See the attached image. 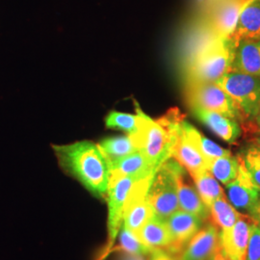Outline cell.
I'll return each instance as SVG.
<instances>
[{
  "label": "cell",
  "mask_w": 260,
  "mask_h": 260,
  "mask_svg": "<svg viewBox=\"0 0 260 260\" xmlns=\"http://www.w3.org/2000/svg\"><path fill=\"white\" fill-rule=\"evenodd\" d=\"M140 241L151 251H168L171 245V234L166 220L153 216L145 223L137 234Z\"/></svg>",
  "instance_id": "19"
},
{
  "label": "cell",
  "mask_w": 260,
  "mask_h": 260,
  "mask_svg": "<svg viewBox=\"0 0 260 260\" xmlns=\"http://www.w3.org/2000/svg\"><path fill=\"white\" fill-rule=\"evenodd\" d=\"M140 179L143 178L109 176V185L105 199L108 205L107 239L94 260H105L109 256L110 250L116 242L123 223V214L127 199Z\"/></svg>",
  "instance_id": "4"
},
{
  "label": "cell",
  "mask_w": 260,
  "mask_h": 260,
  "mask_svg": "<svg viewBox=\"0 0 260 260\" xmlns=\"http://www.w3.org/2000/svg\"><path fill=\"white\" fill-rule=\"evenodd\" d=\"M185 169L177 164L176 169L177 199L179 209L194 214L204 222H208L209 209L203 203L201 197L196 190L195 186L189 181Z\"/></svg>",
  "instance_id": "14"
},
{
  "label": "cell",
  "mask_w": 260,
  "mask_h": 260,
  "mask_svg": "<svg viewBox=\"0 0 260 260\" xmlns=\"http://www.w3.org/2000/svg\"><path fill=\"white\" fill-rule=\"evenodd\" d=\"M217 84L233 99L240 121H254L260 107V77L231 70Z\"/></svg>",
  "instance_id": "5"
},
{
  "label": "cell",
  "mask_w": 260,
  "mask_h": 260,
  "mask_svg": "<svg viewBox=\"0 0 260 260\" xmlns=\"http://www.w3.org/2000/svg\"><path fill=\"white\" fill-rule=\"evenodd\" d=\"M136 112V115L121 112H110L105 118V125L107 128L125 131L128 133V135L134 134L139 129L141 121L139 112L137 109Z\"/></svg>",
  "instance_id": "26"
},
{
  "label": "cell",
  "mask_w": 260,
  "mask_h": 260,
  "mask_svg": "<svg viewBox=\"0 0 260 260\" xmlns=\"http://www.w3.org/2000/svg\"><path fill=\"white\" fill-rule=\"evenodd\" d=\"M254 126H255V129H256V132H260V107L259 109H258V111H257V114H256V116H255V118H254Z\"/></svg>",
  "instance_id": "32"
},
{
  "label": "cell",
  "mask_w": 260,
  "mask_h": 260,
  "mask_svg": "<svg viewBox=\"0 0 260 260\" xmlns=\"http://www.w3.org/2000/svg\"><path fill=\"white\" fill-rule=\"evenodd\" d=\"M136 109L141 117L139 129L129 136L151 167L157 171L158 168L172 156L180 123L184 118L177 108H172L157 120H152L147 116L140 109L138 104H136Z\"/></svg>",
  "instance_id": "2"
},
{
  "label": "cell",
  "mask_w": 260,
  "mask_h": 260,
  "mask_svg": "<svg viewBox=\"0 0 260 260\" xmlns=\"http://www.w3.org/2000/svg\"><path fill=\"white\" fill-rule=\"evenodd\" d=\"M171 158H174L179 165L184 168L190 177L207 169L206 159L187 137L181 127V123Z\"/></svg>",
  "instance_id": "15"
},
{
  "label": "cell",
  "mask_w": 260,
  "mask_h": 260,
  "mask_svg": "<svg viewBox=\"0 0 260 260\" xmlns=\"http://www.w3.org/2000/svg\"><path fill=\"white\" fill-rule=\"evenodd\" d=\"M254 145H256L258 148L260 149V132L258 133V135L255 137V139H254V143H253Z\"/></svg>",
  "instance_id": "34"
},
{
  "label": "cell",
  "mask_w": 260,
  "mask_h": 260,
  "mask_svg": "<svg viewBox=\"0 0 260 260\" xmlns=\"http://www.w3.org/2000/svg\"><path fill=\"white\" fill-rule=\"evenodd\" d=\"M186 95L190 107L218 112L240 121L239 112L233 99L217 83H188Z\"/></svg>",
  "instance_id": "7"
},
{
  "label": "cell",
  "mask_w": 260,
  "mask_h": 260,
  "mask_svg": "<svg viewBox=\"0 0 260 260\" xmlns=\"http://www.w3.org/2000/svg\"><path fill=\"white\" fill-rule=\"evenodd\" d=\"M108 167L109 176H125L145 178L154 175L156 172L139 150L125 157L108 163Z\"/></svg>",
  "instance_id": "18"
},
{
  "label": "cell",
  "mask_w": 260,
  "mask_h": 260,
  "mask_svg": "<svg viewBox=\"0 0 260 260\" xmlns=\"http://www.w3.org/2000/svg\"><path fill=\"white\" fill-rule=\"evenodd\" d=\"M118 260H146L145 255L142 254H135V253H125L121 252Z\"/></svg>",
  "instance_id": "30"
},
{
  "label": "cell",
  "mask_w": 260,
  "mask_h": 260,
  "mask_svg": "<svg viewBox=\"0 0 260 260\" xmlns=\"http://www.w3.org/2000/svg\"><path fill=\"white\" fill-rule=\"evenodd\" d=\"M231 39L235 46L241 41L260 40V0H251L245 6Z\"/></svg>",
  "instance_id": "16"
},
{
  "label": "cell",
  "mask_w": 260,
  "mask_h": 260,
  "mask_svg": "<svg viewBox=\"0 0 260 260\" xmlns=\"http://www.w3.org/2000/svg\"><path fill=\"white\" fill-rule=\"evenodd\" d=\"M235 45L232 39H219L186 67V82L217 83L233 69Z\"/></svg>",
  "instance_id": "3"
},
{
  "label": "cell",
  "mask_w": 260,
  "mask_h": 260,
  "mask_svg": "<svg viewBox=\"0 0 260 260\" xmlns=\"http://www.w3.org/2000/svg\"><path fill=\"white\" fill-rule=\"evenodd\" d=\"M210 260H229L223 253V251H221L220 249V246L219 248L217 249V251H215V253L213 254V256L210 258Z\"/></svg>",
  "instance_id": "31"
},
{
  "label": "cell",
  "mask_w": 260,
  "mask_h": 260,
  "mask_svg": "<svg viewBox=\"0 0 260 260\" xmlns=\"http://www.w3.org/2000/svg\"><path fill=\"white\" fill-rule=\"evenodd\" d=\"M177 164L174 158H169L158 168L147 194L154 216L163 220L179 209L176 180Z\"/></svg>",
  "instance_id": "6"
},
{
  "label": "cell",
  "mask_w": 260,
  "mask_h": 260,
  "mask_svg": "<svg viewBox=\"0 0 260 260\" xmlns=\"http://www.w3.org/2000/svg\"><path fill=\"white\" fill-rule=\"evenodd\" d=\"M151 250L147 246H145L139 238L128 231L123 224L121 225V230L117 236L116 242L110 250V253L114 252H125V253H135V254H142V255H149L151 253Z\"/></svg>",
  "instance_id": "25"
},
{
  "label": "cell",
  "mask_w": 260,
  "mask_h": 260,
  "mask_svg": "<svg viewBox=\"0 0 260 260\" xmlns=\"http://www.w3.org/2000/svg\"><path fill=\"white\" fill-rule=\"evenodd\" d=\"M60 166L75 177L94 197L106 199L109 167L98 144L79 141L69 145H53Z\"/></svg>",
  "instance_id": "1"
},
{
  "label": "cell",
  "mask_w": 260,
  "mask_h": 260,
  "mask_svg": "<svg viewBox=\"0 0 260 260\" xmlns=\"http://www.w3.org/2000/svg\"><path fill=\"white\" fill-rule=\"evenodd\" d=\"M249 172L251 179L260 189V149L251 144L243 149L238 155Z\"/></svg>",
  "instance_id": "27"
},
{
  "label": "cell",
  "mask_w": 260,
  "mask_h": 260,
  "mask_svg": "<svg viewBox=\"0 0 260 260\" xmlns=\"http://www.w3.org/2000/svg\"><path fill=\"white\" fill-rule=\"evenodd\" d=\"M191 177L194 180L197 192L199 193L203 203L208 209L218 198L225 195L220 182L212 176V174L207 169Z\"/></svg>",
  "instance_id": "22"
},
{
  "label": "cell",
  "mask_w": 260,
  "mask_h": 260,
  "mask_svg": "<svg viewBox=\"0 0 260 260\" xmlns=\"http://www.w3.org/2000/svg\"><path fill=\"white\" fill-rule=\"evenodd\" d=\"M251 0H218L206 18L215 34L231 39L245 6Z\"/></svg>",
  "instance_id": "11"
},
{
  "label": "cell",
  "mask_w": 260,
  "mask_h": 260,
  "mask_svg": "<svg viewBox=\"0 0 260 260\" xmlns=\"http://www.w3.org/2000/svg\"><path fill=\"white\" fill-rule=\"evenodd\" d=\"M219 231L212 223L203 225L187 243L178 260H210L219 248Z\"/></svg>",
  "instance_id": "12"
},
{
  "label": "cell",
  "mask_w": 260,
  "mask_h": 260,
  "mask_svg": "<svg viewBox=\"0 0 260 260\" xmlns=\"http://www.w3.org/2000/svg\"><path fill=\"white\" fill-rule=\"evenodd\" d=\"M246 260H260V228L255 222L251 224Z\"/></svg>",
  "instance_id": "28"
},
{
  "label": "cell",
  "mask_w": 260,
  "mask_h": 260,
  "mask_svg": "<svg viewBox=\"0 0 260 260\" xmlns=\"http://www.w3.org/2000/svg\"><path fill=\"white\" fill-rule=\"evenodd\" d=\"M251 218L253 219V221H254L255 223L260 228V205L259 206H258V208H257V210H256V212H255V214H254Z\"/></svg>",
  "instance_id": "33"
},
{
  "label": "cell",
  "mask_w": 260,
  "mask_h": 260,
  "mask_svg": "<svg viewBox=\"0 0 260 260\" xmlns=\"http://www.w3.org/2000/svg\"><path fill=\"white\" fill-rule=\"evenodd\" d=\"M232 70L260 77V40L241 41L235 46Z\"/></svg>",
  "instance_id": "17"
},
{
  "label": "cell",
  "mask_w": 260,
  "mask_h": 260,
  "mask_svg": "<svg viewBox=\"0 0 260 260\" xmlns=\"http://www.w3.org/2000/svg\"><path fill=\"white\" fill-rule=\"evenodd\" d=\"M237 158L239 161L238 174L231 183L225 185L226 198L240 213L244 212L252 217L260 205V189L251 179L241 158Z\"/></svg>",
  "instance_id": "8"
},
{
  "label": "cell",
  "mask_w": 260,
  "mask_h": 260,
  "mask_svg": "<svg viewBox=\"0 0 260 260\" xmlns=\"http://www.w3.org/2000/svg\"><path fill=\"white\" fill-rule=\"evenodd\" d=\"M181 127L187 137L192 141L196 148L200 150V152L204 155L207 162L215 158L232 154L231 150L224 149L216 144L212 140L205 137L201 131H199L195 126H193L185 120L181 121Z\"/></svg>",
  "instance_id": "21"
},
{
  "label": "cell",
  "mask_w": 260,
  "mask_h": 260,
  "mask_svg": "<svg viewBox=\"0 0 260 260\" xmlns=\"http://www.w3.org/2000/svg\"><path fill=\"white\" fill-rule=\"evenodd\" d=\"M207 170L220 183L225 186L237 176L239 161L233 154L215 158L207 162Z\"/></svg>",
  "instance_id": "24"
},
{
  "label": "cell",
  "mask_w": 260,
  "mask_h": 260,
  "mask_svg": "<svg viewBox=\"0 0 260 260\" xmlns=\"http://www.w3.org/2000/svg\"><path fill=\"white\" fill-rule=\"evenodd\" d=\"M253 219L241 213L237 222L231 229L219 232V245L229 260H246Z\"/></svg>",
  "instance_id": "9"
},
{
  "label": "cell",
  "mask_w": 260,
  "mask_h": 260,
  "mask_svg": "<svg viewBox=\"0 0 260 260\" xmlns=\"http://www.w3.org/2000/svg\"><path fill=\"white\" fill-rule=\"evenodd\" d=\"M98 146L106 158L107 163L125 157L138 150L129 135L105 138Z\"/></svg>",
  "instance_id": "23"
},
{
  "label": "cell",
  "mask_w": 260,
  "mask_h": 260,
  "mask_svg": "<svg viewBox=\"0 0 260 260\" xmlns=\"http://www.w3.org/2000/svg\"><path fill=\"white\" fill-rule=\"evenodd\" d=\"M149 260H178L177 257L170 254L169 252L161 250H155L151 251L149 254Z\"/></svg>",
  "instance_id": "29"
},
{
  "label": "cell",
  "mask_w": 260,
  "mask_h": 260,
  "mask_svg": "<svg viewBox=\"0 0 260 260\" xmlns=\"http://www.w3.org/2000/svg\"><path fill=\"white\" fill-rule=\"evenodd\" d=\"M241 213L233 207L226 196L218 198L209 207L208 223L215 225L219 232L226 231L237 222Z\"/></svg>",
  "instance_id": "20"
},
{
  "label": "cell",
  "mask_w": 260,
  "mask_h": 260,
  "mask_svg": "<svg viewBox=\"0 0 260 260\" xmlns=\"http://www.w3.org/2000/svg\"><path fill=\"white\" fill-rule=\"evenodd\" d=\"M166 223L171 234V245L167 252L178 256L205 222L194 214L178 209L168 217Z\"/></svg>",
  "instance_id": "10"
},
{
  "label": "cell",
  "mask_w": 260,
  "mask_h": 260,
  "mask_svg": "<svg viewBox=\"0 0 260 260\" xmlns=\"http://www.w3.org/2000/svg\"><path fill=\"white\" fill-rule=\"evenodd\" d=\"M196 118L202 121L214 134L229 144H234L241 136L239 122L218 112L206 110L201 107H191Z\"/></svg>",
  "instance_id": "13"
}]
</instances>
